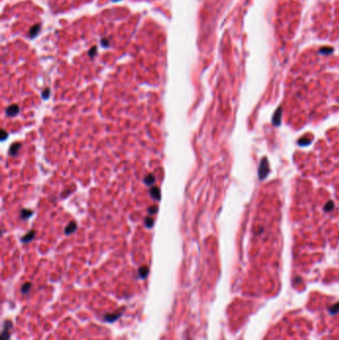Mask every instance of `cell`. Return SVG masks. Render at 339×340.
<instances>
[{
	"label": "cell",
	"mask_w": 339,
	"mask_h": 340,
	"mask_svg": "<svg viewBox=\"0 0 339 340\" xmlns=\"http://www.w3.org/2000/svg\"><path fill=\"white\" fill-rule=\"evenodd\" d=\"M11 328H12V323H11V321L6 320V321H5V322H4V326H3V331H2L1 340H8V338L10 337V332H11Z\"/></svg>",
	"instance_id": "6da1fadb"
},
{
	"label": "cell",
	"mask_w": 339,
	"mask_h": 340,
	"mask_svg": "<svg viewBox=\"0 0 339 340\" xmlns=\"http://www.w3.org/2000/svg\"><path fill=\"white\" fill-rule=\"evenodd\" d=\"M122 312H123V309H122L121 312L119 311H117L116 313H108V314H106L103 316V319L106 321H108V322H113V321H116L117 318H119L122 314Z\"/></svg>",
	"instance_id": "7a4b0ae2"
},
{
	"label": "cell",
	"mask_w": 339,
	"mask_h": 340,
	"mask_svg": "<svg viewBox=\"0 0 339 340\" xmlns=\"http://www.w3.org/2000/svg\"><path fill=\"white\" fill-rule=\"evenodd\" d=\"M18 112H19V108H18V106H16V104H11V106L6 109V114H8V116H15Z\"/></svg>",
	"instance_id": "3957f363"
},
{
	"label": "cell",
	"mask_w": 339,
	"mask_h": 340,
	"mask_svg": "<svg viewBox=\"0 0 339 340\" xmlns=\"http://www.w3.org/2000/svg\"><path fill=\"white\" fill-rule=\"evenodd\" d=\"M148 273H149V270H148V266H143L141 268H139V270H138V274H139V276L141 279L146 278Z\"/></svg>",
	"instance_id": "277c9868"
},
{
	"label": "cell",
	"mask_w": 339,
	"mask_h": 340,
	"mask_svg": "<svg viewBox=\"0 0 339 340\" xmlns=\"http://www.w3.org/2000/svg\"><path fill=\"white\" fill-rule=\"evenodd\" d=\"M40 28H41V26L39 25V24H37V25H34L32 28H31L30 29V33H29V36L31 38H34V37H36V36L38 35V33H39V31H40Z\"/></svg>",
	"instance_id": "5b68a950"
},
{
	"label": "cell",
	"mask_w": 339,
	"mask_h": 340,
	"mask_svg": "<svg viewBox=\"0 0 339 340\" xmlns=\"http://www.w3.org/2000/svg\"><path fill=\"white\" fill-rule=\"evenodd\" d=\"M150 194H151V196H152V197L154 198L155 200H159V199H160V190H159V188L152 187L150 189Z\"/></svg>",
	"instance_id": "8992f818"
},
{
	"label": "cell",
	"mask_w": 339,
	"mask_h": 340,
	"mask_svg": "<svg viewBox=\"0 0 339 340\" xmlns=\"http://www.w3.org/2000/svg\"><path fill=\"white\" fill-rule=\"evenodd\" d=\"M76 230H77V224H76L75 222H71V223H69V225H68L66 228V234L70 235L72 234V233H74Z\"/></svg>",
	"instance_id": "52a82bcc"
},
{
	"label": "cell",
	"mask_w": 339,
	"mask_h": 340,
	"mask_svg": "<svg viewBox=\"0 0 339 340\" xmlns=\"http://www.w3.org/2000/svg\"><path fill=\"white\" fill-rule=\"evenodd\" d=\"M20 147H21V144H20V143H18V142L13 143V144L11 145V147H10L9 153L11 154V155H15V154L18 152V150L20 149Z\"/></svg>",
	"instance_id": "ba28073f"
},
{
	"label": "cell",
	"mask_w": 339,
	"mask_h": 340,
	"mask_svg": "<svg viewBox=\"0 0 339 340\" xmlns=\"http://www.w3.org/2000/svg\"><path fill=\"white\" fill-rule=\"evenodd\" d=\"M144 182H145V184H146V185H152L153 183L155 182L154 175H153V174L146 175V177H145V179H144Z\"/></svg>",
	"instance_id": "9c48e42d"
},
{
	"label": "cell",
	"mask_w": 339,
	"mask_h": 340,
	"mask_svg": "<svg viewBox=\"0 0 339 340\" xmlns=\"http://www.w3.org/2000/svg\"><path fill=\"white\" fill-rule=\"evenodd\" d=\"M34 236H35V231H30L24 238H22V242H24V243L30 242V241L34 238Z\"/></svg>",
	"instance_id": "30bf717a"
},
{
	"label": "cell",
	"mask_w": 339,
	"mask_h": 340,
	"mask_svg": "<svg viewBox=\"0 0 339 340\" xmlns=\"http://www.w3.org/2000/svg\"><path fill=\"white\" fill-rule=\"evenodd\" d=\"M30 289H31V284L30 282H27V284H23V286L21 287V292L22 294H28V292H29V290H30Z\"/></svg>",
	"instance_id": "8fae6325"
},
{
	"label": "cell",
	"mask_w": 339,
	"mask_h": 340,
	"mask_svg": "<svg viewBox=\"0 0 339 340\" xmlns=\"http://www.w3.org/2000/svg\"><path fill=\"white\" fill-rule=\"evenodd\" d=\"M32 215V211H30V210H22L21 211V217L22 218H24V219H27V218H29V217Z\"/></svg>",
	"instance_id": "7c38bea8"
},
{
	"label": "cell",
	"mask_w": 339,
	"mask_h": 340,
	"mask_svg": "<svg viewBox=\"0 0 339 340\" xmlns=\"http://www.w3.org/2000/svg\"><path fill=\"white\" fill-rule=\"evenodd\" d=\"M338 311H339V303H336V304H334L332 307L330 308V312L332 313V314H335V313H337Z\"/></svg>",
	"instance_id": "4fadbf2b"
},
{
	"label": "cell",
	"mask_w": 339,
	"mask_h": 340,
	"mask_svg": "<svg viewBox=\"0 0 339 340\" xmlns=\"http://www.w3.org/2000/svg\"><path fill=\"white\" fill-rule=\"evenodd\" d=\"M152 225H153V219L150 218V217H147V218L145 219V226L150 228V227H152Z\"/></svg>",
	"instance_id": "5bb4252c"
},
{
	"label": "cell",
	"mask_w": 339,
	"mask_h": 340,
	"mask_svg": "<svg viewBox=\"0 0 339 340\" xmlns=\"http://www.w3.org/2000/svg\"><path fill=\"white\" fill-rule=\"evenodd\" d=\"M49 95H50V90H49V89H46L43 93V99H47V96H49Z\"/></svg>",
	"instance_id": "9a60e30c"
},
{
	"label": "cell",
	"mask_w": 339,
	"mask_h": 340,
	"mask_svg": "<svg viewBox=\"0 0 339 340\" xmlns=\"http://www.w3.org/2000/svg\"><path fill=\"white\" fill-rule=\"evenodd\" d=\"M156 210H157V207L156 206H153V207H150L148 209V212H149L150 214H154L156 213Z\"/></svg>",
	"instance_id": "2e32d148"
},
{
	"label": "cell",
	"mask_w": 339,
	"mask_h": 340,
	"mask_svg": "<svg viewBox=\"0 0 339 340\" xmlns=\"http://www.w3.org/2000/svg\"><path fill=\"white\" fill-rule=\"evenodd\" d=\"M95 53H96V47H93V48H92V50L90 51V56L93 57V56H95Z\"/></svg>",
	"instance_id": "e0dca14e"
},
{
	"label": "cell",
	"mask_w": 339,
	"mask_h": 340,
	"mask_svg": "<svg viewBox=\"0 0 339 340\" xmlns=\"http://www.w3.org/2000/svg\"><path fill=\"white\" fill-rule=\"evenodd\" d=\"M101 43V45L105 46V47H108V41L106 40V39H103Z\"/></svg>",
	"instance_id": "ac0fdd59"
},
{
	"label": "cell",
	"mask_w": 339,
	"mask_h": 340,
	"mask_svg": "<svg viewBox=\"0 0 339 340\" xmlns=\"http://www.w3.org/2000/svg\"><path fill=\"white\" fill-rule=\"evenodd\" d=\"M6 136H7V133L5 132V130L2 129V130H1V138H2V139H5V138H6Z\"/></svg>",
	"instance_id": "d6986e66"
},
{
	"label": "cell",
	"mask_w": 339,
	"mask_h": 340,
	"mask_svg": "<svg viewBox=\"0 0 339 340\" xmlns=\"http://www.w3.org/2000/svg\"><path fill=\"white\" fill-rule=\"evenodd\" d=\"M113 1H118V0H113Z\"/></svg>",
	"instance_id": "ffe728a7"
}]
</instances>
